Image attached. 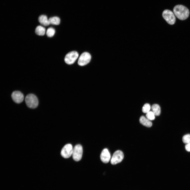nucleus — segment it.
Instances as JSON below:
<instances>
[{"mask_svg":"<svg viewBox=\"0 0 190 190\" xmlns=\"http://www.w3.org/2000/svg\"><path fill=\"white\" fill-rule=\"evenodd\" d=\"M183 143L187 144L190 142V134H187L184 135L182 137Z\"/></svg>","mask_w":190,"mask_h":190,"instance_id":"nucleus-19","label":"nucleus"},{"mask_svg":"<svg viewBox=\"0 0 190 190\" xmlns=\"http://www.w3.org/2000/svg\"><path fill=\"white\" fill-rule=\"evenodd\" d=\"M79 56L78 53L75 51L69 52L65 55L64 60L67 64L70 65L74 63Z\"/></svg>","mask_w":190,"mask_h":190,"instance_id":"nucleus-5","label":"nucleus"},{"mask_svg":"<svg viewBox=\"0 0 190 190\" xmlns=\"http://www.w3.org/2000/svg\"><path fill=\"white\" fill-rule=\"evenodd\" d=\"M100 159L101 161L103 163H108L111 158L110 154L107 149L105 148L103 150L100 155Z\"/></svg>","mask_w":190,"mask_h":190,"instance_id":"nucleus-10","label":"nucleus"},{"mask_svg":"<svg viewBox=\"0 0 190 190\" xmlns=\"http://www.w3.org/2000/svg\"><path fill=\"white\" fill-rule=\"evenodd\" d=\"M39 22L42 25L45 26H48L50 23L49 19L46 15H42L39 16L38 18Z\"/></svg>","mask_w":190,"mask_h":190,"instance_id":"nucleus-12","label":"nucleus"},{"mask_svg":"<svg viewBox=\"0 0 190 190\" xmlns=\"http://www.w3.org/2000/svg\"><path fill=\"white\" fill-rule=\"evenodd\" d=\"M139 121L141 124L147 127H150L152 125L151 122L144 116H141L140 117Z\"/></svg>","mask_w":190,"mask_h":190,"instance_id":"nucleus-11","label":"nucleus"},{"mask_svg":"<svg viewBox=\"0 0 190 190\" xmlns=\"http://www.w3.org/2000/svg\"><path fill=\"white\" fill-rule=\"evenodd\" d=\"M91 56L90 54L87 52L83 53L79 58L78 61V64L81 66L85 65L90 61L91 59Z\"/></svg>","mask_w":190,"mask_h":190,"instance_id":"nucleus-6","label":"nucleus"},{"mask_svg":"<svg viewBox=\"0 0 190 190\" xmlns=\"http://www.w3.org/2000/svg\"><path fill=\"white\" fill-rule=\"evenodd\" d=\"M45 28L41 26H37L35 30L36 34L39 36L44 35L45 34Z\"/></svg>","mask_w":190,"mask_h":190,"instance_id":"nucleus-14","label":"nucleus"},{"mask_svg":"<svg viewBox=\"0 0 190 190\" xmlns=\"http://www.w3.org/2000/svg\"><path fill=\"white\" fill-rule=\"evenodd\" d=\"M155 115L152 111H150L146 113V117L150 120H154L155 118Z\"/></svg>","mask_w":190,"mask_h":190,"instance_id":"nucleus-18","label":"nucleus"},{"mask_svg":"<svg viewBox=\"0 0 190 190\" xmlns=\"http://www.w3.org/2000/svg\"><path fill=\"white\" fill-rule=\"evenodd\" d=\"M185 148L186 151H190V142L186 144Z\"/></svg>","mask_w":190,"mask_h":190,"instance_id":"nucleus-20","label":"nucleus"},{"mask_svg":"<svg viewBox=\"0 0 190 190\" xmlns=\"http://www.w3.org/2000/svg\"><path fill=\"white\" fill-rule=\"evenodd\" d=\"M49 20L50 24L52 25H58L60 22V18L58 17L54 16L50 17Z\"/></svg>","mask_w":190,"mask_h":190,"instance_id":"nucleus-15","label":"nucleus"},{"mask_svg":"<svg viewBox=\"0 0 190 190\" xmlns=\"http://www.w3.org/2000/svg\"><path fill=\"white\" fill-rule=\"evenodd\" d=\"M162 16L169 24L173 25L175 23V17L174 13L171 11L168 10H164L162 13Z\"/></svg>","mask_w":190,"mask_h":190,"instance_id":"nucleus-3","label":"nucleus"},{"mask_svg":"<svg viewBox=\"0 0 190 190\" xmlns=\"http://www.w3.org/2000/svg\"><path fill=\"white\" fill-rule=\"evenodd\" d=\"M55 33V30L53 28L50 27L47 29L46 31V34L48 36L51 37L54 35Z\"/></svg>","mask_w":190,"mask_h":190,"instance_id":"nucleus-16","label":"nucleus"},{"mask_svg":"<svg viewBox=\"0 0 190 190\" xmlns=\"http://www.w3.org/2000/svg\"><path fill=\"white\" fill-rule=\"evenodd\" d=\"M73 149L72 146L71 144H66L62 149L61 155L64 158H68L72 155Z\"/></svg>","mask_w":190,"mask_h":190,"instance_id":"nucleus-7","label":"nucleus"},{"mask_svg":"<svg viewBox=\"0 0 190 190\" xmlns=\"http://www.w3.org/2000/svg\"><path fill=\"white\" fill-rule=\"evenodd\" d=\"M151 107L150 106L149 103L145 104L143 106L142 111L145 113H147L150 111Z\"/></svg>","mask_w":190,"mask_h":190,"instance_id":"nucleus-17","label":"nucleus"},{"mask_svg":"<svg viewBox=\"0 0 190 190\" xmlns=\"http://www.w3.org/2000/svg\"><path fill=\"white\" fill-rule=\"evenodd\" d=\"M25 102L28 107L33 109L37 107L39 103L37 97L32 94H28L26 96L25 98Z\"/></svg>","mask_w":190,"mask_h":190,"instance_id":"nucleus-2","label":"nucleus"},{"mask_svg":"<svg viewBox=\"0 0 190 190\" xmlns=\"http://www.w3.org/2000/svg\"><path fill=\"white\" fill-rule=\"evenodd\" d=\"M152 111L154 113L155 116H159L160 113V108L159 106L157 104H153L151 107Z\"/></svg>","mask_w":190,"mask_h":190,"instance_id":"nucleus-13","label":"nucleus"},{"mask_svg":"<svg viewBox=\"0 0 190 190\" xmlns=\"http://www.w3.org/2000/svg\"><path fill=\"white\" fill-rule=\"evenodd\" d=\"M11 97L13 101L17 103L22 102L23 100L24 97L23 94L18 91L13 92L11 94Z\"/></svg>","mask_w":190,"mask_h":190,"instance_id":"nucleus-9","label":"nucleus"},{"mask_svg":"<svg viewBox=\"0 0 190 190\" xmlns=\"http://www.w3.org/2000/svg\"><path fill=\"white\" fill-rule=\"evenodd\" d=\"M124 157L123 152L118 150L113 153L111 160V163L113 165H115L121 162Z\"/></svg>","mask_w":190,"mask_h":190,"instance_id":"nucleus-8","label":"nucleus"},{"mask_svg":"<svg viewBox=\"0 0 190 190\" xmlns=\"http://www.w3.org/2000/svg\"><path fill=\"white\" fill-rule=\"evenodd\" d=\"M83 152V148L81 145H75L73 148L72 154L73 159L76 161L80 160L82 158Z\"/></svg>","mask_w":190,"mask_h":190,"instance_id":"nucleus-4","label":"nucleus"},{"mask_svg":"<svg viewBox=\"0 0 190 190\" xmlns=\"http://www.w3.org/2000/svg\"><path fill=\"white\" fill-rule=\"evenodd\" d=\"M174 15L179 19L181 20H186L188 17L189 11L186 7L181 5L175 6L173 9Z\"/></svg>","mask_w":190,"mask_h":190,"instance_id":"nucleus-1","label":"nucleus"}]
</instances>
